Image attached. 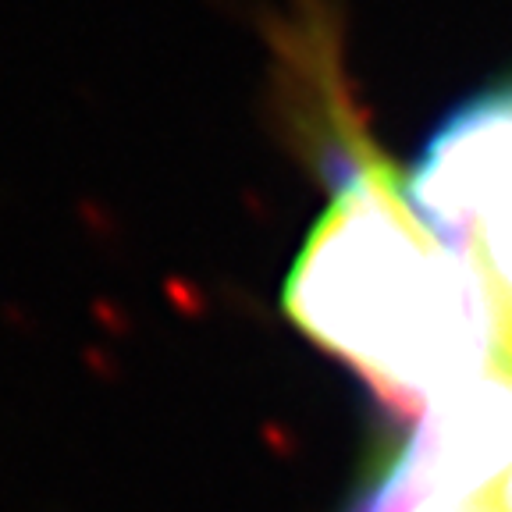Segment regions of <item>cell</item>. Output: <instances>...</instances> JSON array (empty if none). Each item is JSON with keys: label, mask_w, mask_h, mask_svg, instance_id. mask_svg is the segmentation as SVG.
Wrapping results in <instances>:
<instances>
[{"label": "cell", "mask_w": 512, "mask_h": 512, "mask_svg": "<svg viewBox=\"0 0 512 512\" xmlns=\"http://www.w3.org/2000/svg\"><path fill=\"white\" fill-rule=\"evenodd\" d=\"M281 303L292 324L402 409L424 413L498 356L484 281L427 228L395 168L367 146L299 249Z\"/></svg>", "instance_id": "cell-1"}, {"label": "cell", "mask_w": 512, "mask_h": 512, "mask_svg": "<svg viewBox=\"0 0 512 512\" xmlns=\"http://www.w3.org/2000/svg\"><path fill=\"white\" fill-rule=\"evenodd\" d=\"M409 203L484 281L498 352L512 360V89L445 121L409 182Z\"/></svg>", "instance_id": "cell-2"}, {"label": "cell", "mask_w": 512, "mask_h": 512, "mask_svg": "<svg viewBox=\"0 0 512 512\" xmlns=\"http://www.w3.org/2000/svg\"><path fill=\"white\" fill-rule=\"evenodd\" d=\"M512 470V360L498 352L480 374L448 388L392 470L356 512H434L488 498Z\"/></svg>", "instance_id": "cell-3"}, {"label": "cell", "mask_w": 512, "mask_h": 512, "mask_svg": "<svg viewBox=\"0 0 512 512\" xmlns=\"http://www.w3.org/2000/svg\"><path fill=\"white\" fill-rule=\"evenodd\" d=\"M484 502H488L495 512H512V470L505 473L502 480H498V484L491 488V495L484 498Z\"/></svg>", "instance_id": "cell-4"}, {"label": "cell", "mask_w": 512, "mask_h": 512, "mask_svg": "<svg viewBox=\"0 0 512 512\" xmlns=\"http://www.w3.org/2000/svg\"><path fill=\"white\" fill-rule=\"evenodd\" d=\"M434 512H495L484 498H473V502H463V505H445V509H434Z\"/></svg>", "instance_id": "cell-5"}]
</instances>
